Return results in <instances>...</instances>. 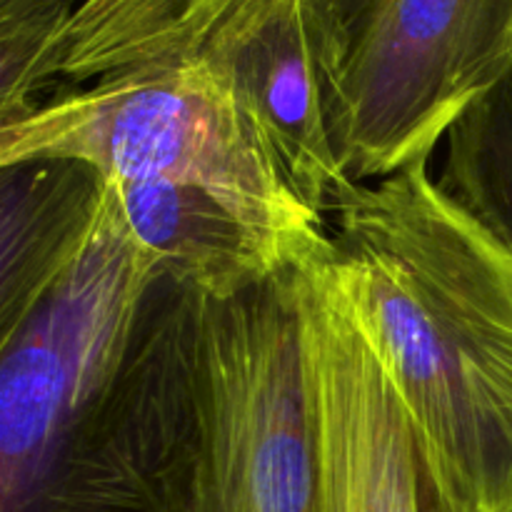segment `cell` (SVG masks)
Wrapping results in <instances>:
<instances>
[{"label":"cell","mask_w":512,"mask_h":512,"mask_svg":"<svg viewBox=\"0 0 512 512\" xmlns=\"http://www.w3.org/2000/svg\"><path fill=\"white\" fill-rule=\"evenodd\" d=\"M315 445V512H428L408 418L333 253L290 270Z\"/></svg>","instance_id":"obj_5"},{"label":"cell","mask_w":512,"mask_h":512,"mask_svg":"<svg viewBox=\"0 0 512 512\" xmlns=\"http://www.w3.org/2000/svg\"><path fill=\"white\" fill-rule=\"evenodd\" d=\"M325 123L353 183L430 163L512 68V0H303Z\"/></svg>","instance_id":"obj_3"},{"label":"cell","mask_w":512,"mask_h":512,"mask_svg":"<svg viewBox=\"0 0 512 512\" xmlns=\"http://www.w3.org/2000/svg\"><path fill=\"white\" fill-rule=\"evenodd\" d=\"M333 265L408 418L428 512H512V255L430 163L355 183Z\"/></svg>","instance_id":"obj_1"},{"label":"cell","mask_w":512,"mask_h":512,"mask_svg":"<svg viewBox=\"0 0 512 512\" xmlns=\"http://www.w3.org/2000/svg\"><path fill=\"white\" fill-rule=\"evenodd\" d=\"M108 183L125 223L158 260L165 278L200 298L230 300L293 270L273 240L203 190L160 180Z\"/></svg>","instance_id":"obj_7"},{"label":"cell","mask_w":512,"mask_h":512,"mask_svg":"<svg viewBox=\"0 0 512 512\" xmlns=\"http://www.w3.org/2000/svg\"><path fill=\"white\" fill-rule=\"evenodd\" d=\"M103 175L75 160L3 168V310L18 318L73 260L93 228Z\"/></svg>","instance_id":"obj_8"},{"label":"cell","mask_w":512,"mask_h":512,"mask_svg":"<svg viewBox=\"0 0 512 512\" xmlns=\"http://www.w3.org/2000/svg\"><path fill=\"white\" fill-rule=\"evenodd\" d=\"M158 260L103 178L93 228L53 283L0 330V512H23L115 388Z\"/></svg>","instance_id":"obj_4"},{"label":"cell","mask_w":512,"mask_h":512,"mask_svg":"<svg viewBox=\"0 0 512 512\" xmlns=\"http://www.w3.org/2000/svg\"><path fill=\"white\" fill-rule=\"evenodd\" d=\"M270 0H83L45 68L48 90L83 88L143 65L180 63L215 23Z\"/></svg>","instance_id":"obj_9"},{"label":"cell","mask_w":512,"mask_h":512,"mask_svg":"<svg viewBox=\"0 0 512 512\" xmlns=\"http://www.w3.org/2000/svg\"><path fill=\"white\" fill-rule=\"evenodd\" d=\"M183 512H315V445L303 395L230 380L203 395Z\"/></svg>","instance_id":"obj_6"},{"label":"cell","mask_w":512,"mask_h":512,"mask_svg":"<svg viewBox=\"0 0 512 512\" xmlns=\"http://www.w3.org/2000/svg\"><path fill=\"white\" fill-rule=\"evenodd\" d=\"M83 0H0V118L28 113L53 45Z\"/></svg>","instance_id":"obj_11"},{"label":"cell","mask_w":512,"mask_h":512,"mask_svg":"<svg viewBox=\"0 0 512 512\" xmlns=\"http://www.w3.org/2000/svg\"><path fill=\"white\" fill-rule=\"evenodd\" d=\"M28 160L203 190L273 240L293 268L333 253L328 220L290 188L230 85L203 63L143 65L45 95L0 125V165Z\"/></svg>","instance_id":"obj_2"},{"label":"cell","mask_w":512,"mask_h":512,"mask_svg":"<svg viewBox=\"0 0 512 512\" xmlns=\"http://www.w3.org/2000/svg\"><path fill=\"white\" fill-rule=\"evenodd\" d=\"M438 185L512 255V68L445 135Z\"/></svg>","instance_id":"obj_10"}]
</instances>
